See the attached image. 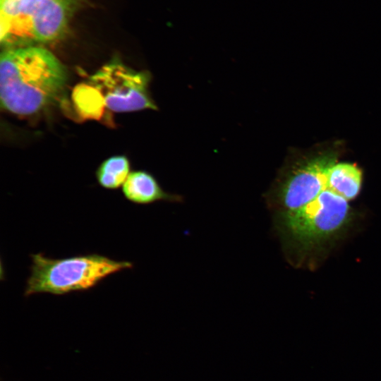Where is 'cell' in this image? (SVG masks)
I'll use <instances>...</instances> for the list:
<instances>
[{
	"mask_svg": "<svg viewBox=\"0 0 381 381\" xmlns=\"http://www.w3.org/2000/svg\"><path fill=\"white\" fill-rule=\"evenodd\" d=\"M362 172L356 164L337 162L329 170V186L348 200H353L360 193Z\"/></svg>",
	"mask_w": 381,
	"mask_h": 381,
	"instance_id": "8",
	"label": "cell"
},
{
	"mask_svg": "<svg viewBox=\"0 0 381 381\" xmlns=\"http://www.w3.org/2000/svg\"><path fill=\"white\" fill-rule=\"evenodd\" d=\"M349 202L329 187L300 208L274 212L275 229L293 262L344 231L353 218Z\"/></svg>",
	"mask_w": 381,
	"mask_h": 381,
	"instance_id": "2",
	"label": "cell"
},
{
	"mask_svg": "<svg viewBox=\"0 0 381 381\" xmlns=\"http://www.w3.org/2000/svg\"><path fill=\"white\" fill-rule=\"evenodd\" d=\"M337 162L333 150L314 155L294 152L265 195L267 207L274 212L289 211L312 201L329 187V170Z\"/></svg>",
	"mask_w": 381,
	"mask_h": 381,
	"instance_id": "4",
	"label": "cell"
},
{
	"mask_svg": "<svg viewBox=\"0 0 381 381\" xmlns=\"http://www.w3.org/2000/svg\"><path fill=\"white\" fill-rule=\"evenodd\" d=\"M30 274L24 296L47 293L64 295L93 288L107 277L131 269L128 261H118L92 253L65 258H50L42 253L30 255Z\"/></svg>",
	"mask_w": 381,
	"mask_h": 381,
	"instance_id": "3",
	"label": "cell"
},
{
	"mask_svg": "<svg viewBox=\"0 0 381 381\" xmlns=\"http://www.w3.org/2000/svg\"><path fill=\"white\" fill-rule=\"evenodd\" d=\"M130 173L128 159L121 155L111 157L104 161L97 169L95 176L102 188L116 190L123 185Z\"/></svg>",
	"mask_w": 381,
	"mask_h": 381,
	"instance_id": "9",
	"label": "cell"
},
{
	"mask_svg": "<svg viewBox=\"0 0 381 381\" xmlns=\"http://www.w3.org/2000/svg\"><path fill=\"white\" fill-rule=\"evenodd\" d=\"M122 193L127 200L138 205H149L159 201L181 202L183 200L179 194L166 192L151 174L143 170L130 173L122 186Z\"/></svg>",
	"mask_w": 381,
	"mask_h": 381,
	"instance_id": "7",
	"label": "cell"
},
{
	"mask_svg": "<svg viewBox=\"0 0 381 381\" xmlns=\"http://www.w3.org/2000/svg\"><path fill=\"white\" fill-rule=\"evenodd\" d=\"M69 0H1V42L6 47L50 42L64 32Z\"/></svg>",
	"mask_w": 381,
	"mask_h": 381,
	"instance_id": "5",
	"label": "cell"
},
{
	"mask_svg": "<svg viewBox=\"0 0 381 381\" xmlns=\"http://www.w3.org/2000/svg\"><path fill=\"white\" fill-rule=\"evenodd\" d=\"M150 75L119 61L103 66L90 77V83L102 95L105 105L116 112L157 109L148 91Z\"/></svg>",
	"mask_w": 381,
	"mask_h": 381,
	"instance_id": "6",
	"label": "cell"
},
{
	"mask_svg": "<svg viewBox=\"0 0 381 381\" xmlns=\"http://www.w3.org/2000/svg\"><path fill=\"white\" fill-rule=\"evenodd\" d=\"M66 80V68L46 49L8 48L1 54V104L15 114H32L50 104Z\"/></svg>",
	"mask_w": 381,
	"mask_h": 381,
	"instance_id": "1",
	"label": "cell"
},
{
	"mask_svg": "<svg viewBox=\"0 0 381 381\" xmlns=\"http://www.w3.org/2000/svg\"><path fill=\"white\" fill-rule=\"evenodd\" d=\"M73 99L83 116L98 119L105 105L102 93L93 85L80 84L73 92Z\"/></svg>",
	"mask_w": 381,
	"mask_h": 381,
	"instance_id": "10",
	"label": "cell"
}]
</instances>
